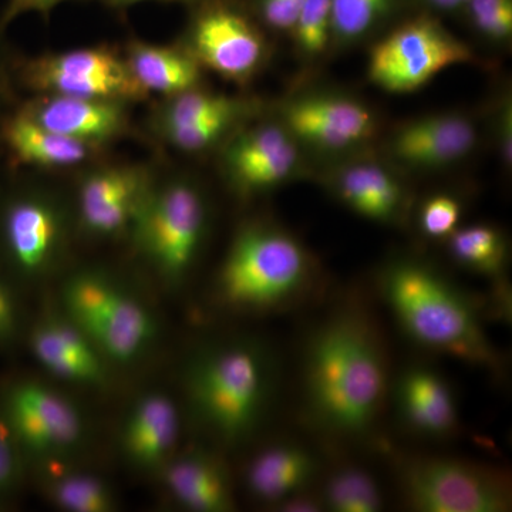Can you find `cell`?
I'll list each match as a JSON object with an SVG mask.
<instances>
[{"label": "cell", "mask_w": 512, "mask_h": 512, "mask_svg": "<svg viewBox=\"0 0 512 512\" xmlns=\"http://www.w3.org/2000/svg\"><path fill=\"white\" fill-rule=\"evenodd\" d=\"M390 389L382 336L365 309L345 303L320 320L302 363L303 407L316 430L333 439L369 436Z\"/></svg>", "instance_id": "cell-1"}, {"label": "cell", "mask_w": 512, "mask_h": 512, "mask_svg": "<svg viewBox=\"0 0 512 512\" xmlns=\"http://www.w3.org/2000/svg\"><path fill=\"white\" fill-rule=\"evenodd\" d=\"M377 292L420 348L495 376L503 372V357L485 330L481 303L433 266L394 259L377 275Z\"/></svg>", "instance_id": "cell-2"}, {"label": "cell", "mask_w": 512, "mask_h": 512, "mask_svg": "<svg viewBox=\"0 0 512 512\" xmlns=\"http://www.w3.org/2000/svg\"><path fill=\"white\" fill-rule=\"evenodd\" d=\"M195 423L218 446L247 443L264 421L275 387L271 353L252 339L210 343L195 353L184 377Z\"/></svg>", "instance_id": "cell-3"}, {"label": "cell", "mask_w": 512, "mask_h": 512, "mask_svg": "<svg viewBox=\"0 0 512 512\" xmlns=\"http://www.w3.org/2000/svg\"><path fill=\"white\" fill-rule=\"evenodd\" d=\"M312 256L289 232L247 225L235 235L214 279L215 302L245 315L291 311L316 291Z\"/></svg>", "instance_id": "cell-4"}, {"label": "cell", "mask_w": 512, "mask_h": 512, "mask_svg": "<svg viewBox=\"0 0 512 512\" xmlns=\"http://www.w3.org/2000/svg\"><path fill=\"white\" fill-rule=\"evenodd\" d=\"M60 312L113 366L134 365L156 343V316L138 296L101 269H79L64 279Z\"/></svg>", "instance_id": "cell-5"}, {"label": "cell", "mask_w": 512, "mask_h": 512, "mask_svg": "<svg viewBox=\"0 0 512 512\" xmlns=\"http://www.w3.org/2000/svg\"><path fill=\"white\" fill-rule=\"evenodd\" d=\"M73 208L40 185L6 184L0 191V266L12 279L33 284L55 274L72 239Z\"/></svg>", "instance_id": "cell-6"}, {"label": "cell", "mask_w": 512, "mask_h": 512, "mask_svg": "<svg viewBox=\"0 0 512 512\" xmlns=\"http://www.w3.org/2000/svg\"><path fill=\"white\" fill-rule=\"evenodd\" d=\"M208 234V207L197 184L184 177L154 181L131 228L138 256L170 286L194 271Z\"/></svg>", "instance_id": "cell-7"}, {"label": "cell", "mask_w": 512, "mask_h": 512, "mask_svg": "<svg viewBox=\"0 0 512 512\" xmlns=\"http://www.w3.org/2000/svg\"><path fill=\"white\" fill-rule=\"evenodd\" d=\"M12 80L32 94L141 103L148 94L130 72L123 49L107 45L79 47L12 59Z\"/></svg>", "instance_id": "cell-8"}, {"label": "cell", "mask_w": 512, "mask_h": 512, "mask_svg": "<svg viewBox=\"0 0 512 512\" xmlns=\"http://www.w3.org/2000/svg\"><path fill=\"white\" fill-rule=\"evenodd\" d=\"M0 421L26 463L69 461L82 450L87 424L82 412L55 387L20 379L0 393Z\"/></svg>", "instance_id": "cell-9"}, {"label": "cell", "mask_w": 512, "mask_h": 512, "mask_svg": "<svg viewBox=\"0 0 512 512\" xmlns=\"http://www.w3.org/2000/svg\"><path fill=\"white\" fill-rule=\"evenodd\" d=\"M399 481L404 501L420 512H507L512 491L497 468L453 457L402 458Z\"/></svg>", "instance_id": "cell-10"}, {"label": "cell", "mask_w": 512, "mask_h": 512, "mask_svg": "<svg viewBox=\"0 0 512 512\" xmlns=\"http://www.w3.org/2000/svg\"><path fill=\"white\" fill-rule=\"evenodd\" d=\"M180 45L202 69L245 84L265 59V40L251 19L228 0H200Z\"/></svg>", "instance_id": "cell-11"}, {"label": "cell", "mask_w": 512, "mask_h": 512, "mask_svg": "<svg viewBox=\"0 0 512 512\" xmlns=\"http://www.w3.org/2000/svg\"><path fill=\"white\" fill-rule=\"evenodd\" d=\"M473 59L470 47L434 20L400 26L377 43L369 62L370 80L387 92L409 93L454 64Z\"/></svg>", "instance_id": "cell-12"}, {"label": "cell", "mask_w": 512, "mask_h": 512, "mask_svg": "<svg viewBox=\"0 0 512 512\" xmlns=\"http://www.w3.org/2000/svg\"><path fill=\"white\" fill-rule=\"evenodd\" d=\"M154 181L143 164L89 165L77 183L76 227L93 239L128 238Z\"/></svg>", "instance_id": "cell-13"}, {"label": "cell", "mask_w": 512, "mask_h": 512, "mask_svg": "<svg viewBox=\"0 0 512 512\" xmlns=\"http://www.w3.org/2000/svg\"><path fill=\"white\" fill-rule=\"evenodd\" d=\"M18 106L40 126L104 150L133 134L131 104L123 101L42 94Z\"/></svg>", "instance_id": "cell-14"}, {"label": "cell", "mask_w": 512, "mask_h": 512, "mask_svg": "<svg viewBox=\"0 0 512 512\" xmlns=\"http://www.w3.org/2000/svg\"><path fill=\"white\" fill-rule=\"evenodd\" d=\"M29 349L50 376L84 389H106L111 363L62 312L37 320L30 329Z\"/></svg>", "instance_id": "cell-15"}, {"label": "cell", "mask_w": 512, "mask_h": 512, "mask_svg": "<svg viewBox=\"0 0 512 512\" xmlns=\"http://www.w3.org/2000/svg\"><path fill=\"white\" fill-rule=\"evenodd\" d=\"M298 161L292 138L281 127L262 124L239 131L222 153L229 183L242 195L274 188L291 177Z\"/></svg>", "instance_id": "cell-16"}, {"label": "cell", "mask_w": 512, "mask_h": 512, "mask_svg": "<svg viewBox=\"0 0 512 512\" xmlns=\"http://www.w3.org/2000/svg\"><path fill=\"white\" fill-rule=\"evenodd\" d=\"M0 151L13 170L62 171L99 163L106 150L40 126L16 103L0 119Z\"/></svg>", "instance_id": "cell-17"}, {"label": "cell", "mask_w": 512, "mask_h": 512, "mask_svg": "<svg viewBox=\"0 0 512 512\" xmlns=\"http://www.w3.org/2000/svg\"><path fill=\"white\" fill-rule=\"evenodd\" d=\"M181 414L163 392H147L128 410L120 431V448L131 466L158 473L177 453Z\"/></svg>", "instance_id": "cell-18"}, {"label": "cell", "mask_w": 512, "mask_h": 512, "mask_svg": "<svg viewBox=\"0 0 512 512\" xmlns=\"http://www.w3.org/2000/svg\"><path fill=\"white\" fill-rule=\"evenodd\" d=\"M322 471L319 457L299 441L282 440L256 451L244 470L249 497L265 507L313 488Z\"/></svg>", "instance_id": "cell-19"}, {"label": "cell", "mask_w": 512, "mask_h": 512, "mask_svg": "<svg viewBox=\"0 0 512 512\" xmlns=\"http://www.w3.org/2000/svg\"><path fill=\"white\" fill-rule=\"evenodd\" d=\"M168 495L194 512L235 510L234 484L222 458L205 448L175 453L160 471Z\"/></svg>", "instance_id": "cell-20"}, {"label": "cell", "mask_w": 512, "mask_h": 512, "mask_svg": "<svg viewBox=\"0 0 512 512\" xmlns=\"http://www.w3.org/2000/svg\"><path fill=\"white\" fill-rule=\"evenodd\" d=\"M390 393L400 420L413 433L426 439H446L456 433L460 423L456 397L437 370L407 367Z\"/></svg>", "instance_id": "cell-21"}, {"label": "cell", "mask_w": 512, "mask_h": 512, "mask_svg": "<svg viewBox=\"0 0 512 512\" xmlns=\"http://www.w3.org/2000/svg\"><path fill=\"white\" fill-rule=\"evenodd\" d=\"M286 126L295 136L322 148H345L372 134V114L362 104L339 97H309L285 109Z\"/></svg>", "instance_id": "cell-22"}, {"label": "cell", "mask_w": 512, "mask_h": 512, "mask_svg": "<svg viewBox=\"0 0 512 512\" xmlns=\"http://www.w3.org/2000/svg\"><path fill=\"white\" fill-rule=\"evenodd\" d=\"M474 144L471 121L446 114L407 124L394 137L393 153L413 167H441L466 156Z\"/></svg>", "instance_id": "cell-23"}, {"label": "cell", "mask_w": 512, "mask_h": 512, "mask_svg": "<svg viewBox=\"0 0 512 512\" xmlns=\"http://www.w3.org/2000/svg\"><path fill=\"white\" fill-rule=\"evenodd\" d=\"M123 52L130 72L148 96L165 99L200 86L204 69L178 43L165 46L131 39Z\"/></svg>", "instance_id": "cell-24"}, {"label": "cell", "mask_w": 512, "mask_h": 512, "mask_svg": "<svg viewBox=\"0 0 512 512\" xmlns=\"http://www.w3.org/2000/svg\"><path fill=\"white\" fill-rule=\"evenodd\" d=\"M335 188L350 210L369 220L396 224L406 212L407 197L402 185L377 165L346 168L340 173Z\"/></svg>", "instance_id": "cell-25"}, {"label": "cell", "mask_w": 512, "mask_h": 512, "mask_svg": "<svg viewBox=\"0 0 512 512\" xmlns=\"http://www.w3.org/2000/svg\"><path fill=\"white\" fill-rule=\"evenodd\" d=\"M70 461L39 464L40 485L50 503L69 512H111L117 497L106 480L69 466Z\"/></svg>", "instance_id": "cell-26"}, {"label": "cell", "mask_w": 512, "mask_h": 512, "mask_svg": "<svg viewBox=\"0 0 512 512\" xmlns=\"http://www.w3.org/2000/svg\"><path fill=\"white\" fill-rule=\"evenodd\" d=\"M251 110L248 101L191 89L188 92L165 97L154 107L150 128L156 136L173 128L192 126L202 121L224 116L247 117Z\"/></svg>", "instance_id": "cell-27"}, {"label": "cell", "mask_w": 512, "mask_h": 512, "mask_svg": "<svg viewBox=\"0 0 512 512\" xmlns=\"http://www.w3.org/2000/svg\"><path fill=\"white\" fill-rule=\"evenodd\" d=\"M450 254L463 269L498 282L507 268V242L498 229L490 225H473L456 229L450 235Z\"/></svg>", "instance_id": "cell-28"}, {"label": "cell", "mask_w": 512, "mask_h": 512, "mask_svg": "<svg viewBox=\"0 0 512 512\" xmlns=\"http://www.w3.org/2000/svg\"><path fill=\"white\" fill-rule=\"evenodd\" d=\"M319 495L325 511L377 512L383 510L382 488L366 468L345 464L330 471Z\"/></svg>", "instance_id": "cell-29"}, {"label": "cell", "mask_w": 512, "mask_h": 512, "mask_svg": "<svg viewBox=\"0 0 512 512\" xmlns=\"http://www.w3.org/2000/svg\"><path fill=\"white\" fill-rule=\"evenodd\" d=\"M397 0H330L332 33L343 40L359 39L386 18Z\"/></svg>", "instance_id": "cell-30"}, {"label": "cell", "mask_w": 512, "mask_h": 512, "mask_svg": "<svg viewBox=\"0 0 512 512\" xmlns=\"http://www.w3.org/2000/svg\"><path fill=\"white\" fill-rule=\"evenodd\" d=\"M293 30L303 53L313 56L323 52L332 35L330 0H306Z\"/></svg>", "instance_id": "cell-31"}, {"label": "cell", "mask_w": 512, "mask_h": 512, "mask_svg": "<svg viewBox=\"0 0 512 512\" xmlns=\"http://www.w3.org/2000/svg\"><path fill=\"white\" fill-rule=\"evenodd\" d=\"M461 218V205L450 195H436L423 205L420 227L430 238H448L456 231Z\"/></svg>", "instance_id": "cell-32"}, {"label": "cell", "mask_w": 512, "mask_h": 512, "mask_svg": "<svg viewBox=\"0 0 512 512\" xmlns=\"http://www.w3.org/2000/svg\"><path fill=\"white\" fill-rule=\"evenodd\" d=\"M474 25L484 35L504 39L512 32V0H468Z\"/></svg>", "instance_id": "cell-33"}, {"label": "cell", "mask_w": 512, "mask_h": 512, "mask_svg": "<svg viewBox=\"0 0 512 512\" xmlns=\"http://www.w3.org/2000/svg\"><path fill=\"white\" fill-rule=\"evenodd\" d=\"M25 461L0 421V507L18 494L25 473Z\"/></svg>", "instance_id": "cell-34"}, {"label": "cell", "mask_w": 512, "mask_h": 512, "mask_svg": "<svg viewBox=\"0 0 512 512\" xmlns=\"http://www.w3.org/2000/svg\"><path fill=\"white\" fill-rule=\"evenodd\" d=\"M22 333V311L12 279L0 266V348L12 345Z\"/></svg>", "instance_id": "cell-35"}, {"label": "cell", "mask_w": 512, "mask_h": 512, "mask_svg": "<svg viewBox=\"0 0 512 512\" xmlns=\"http://www.w3.org/2000/svg\"><path fill=\"white\" fill-rule=\"evenodd\" d=\"M306 0H258L259 15L276 30L293 29Z\"/></svg>", "instance_id": "cell-36"}, {"label": "cell", "mask_w": 512, "mask_h": 512, "mask_svg": "<svg viewBox=\"0 0 512 512\" xmlns=\"http://www.w3.org/2000/svg\"><path fill=\"white\" fill-rule=\"evenodd\" d=\"M64 2L69 0H6L5 6L0 10V30L6 32L16 19L28 13L49 18L50 13Z\"/></svg>", "instance_id": "cell-37"}, {"label": "cell", "mask_w": 512, "mask_h": 512, "mask_svg": "<svg viewBox=\"0 0 512 512\" xmlns=\"http://www.w3.org/2000/svg\"><path fill=\"white\" fill-rule=\"evenodd\" d=\"M12 53L5 42V32L0 30V119L16 104L15 84L12 80Z\"/></svg>", "instance_id": "cell-38"}, {"label": "cell", "mask_w": 512, "mask_h": 512, "mask_svg": "<svg viewBox=\"0 0 512 512\" xmlns=\"http://www.w3.org/2000/svg\"><path fill=\"white\" fill-rule=\"evenodd\" d=\"M272 510L281 512H319L325 511L322 500H320L319 491L309 490L301 491V493L293 494L292 497L285 498Z\"/></svg>", "instance_id": "cell-39"}, {"label": "cell", "mask_w": 512, "mask_h": 512, "mask_svg": "<svg viewBox=\"0 0 512 512\" xmlns=\"http://www.w3.org/2000/svg\"><path fill=\"white\" fill-rule=\"evenodd\" d=\"M99 2L109 9L126 10L144 2L198 3L200 0H99Z\"/></svg>", "instance_id": "cell-40"}, {"label": "cell", "mask_w": 512, "mask_h": 512, "mask_svg": "<svg viewBox=\"0 0 512 512\" xmlns=\"http://www.w3.org/2000/svg\"><path fill=\"white\" fill-rule=\"evenodd\" d=\"M429 2L431 5L436 6V8L453 10L461 8V6H466L468 0H429Z\"/></svg>", "instance_id": "cell-41"}]
</instances>
